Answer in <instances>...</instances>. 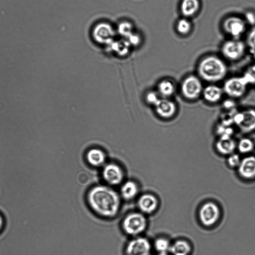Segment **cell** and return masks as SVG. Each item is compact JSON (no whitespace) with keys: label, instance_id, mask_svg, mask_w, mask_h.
Masks as SVG:
<instances>
[{"label":"cell","instance_id":"6da1fadb","mask_svg":"<svg viewBox=\"0 0 255 255\" xmlns=\"http://www.w3.org/2000/svg\"><path fill=\"white\" fill-rule=\"evenodd\" d=\"M87 201L94 212L105 218L116 216L121 204L119 194L112 188L103 185L92 188L88 193Z\"/></svg>","mask_w":255,"mask_h":255},{"label":"cell","instance_id":"7a4b0ae2","mask_svg":"<svg viewBox=\"0 0 255 255\" xmlns=\"http://www.w3.org/2000/svg\"><path fill=\"white\" fill-rule=\"evenodd\" d=\"M227 72L225 63L216 56L210 55L204 58L197 66L199 77L208 82L214 83L223 80Z\"/></svg>","mask_w":255,"mask_h":255},{"label":"cell","instance_id":"3957f363","mask_svg":"<svg viewBox=\"0 0 255 255\" xmlns=\"http://www.w3.org/2000/svg\"><path fill=\"white\" fill-rule=\"evenodd\" d=\"M147 221L145 216L139 212L128 214L124 218L122 227L128 235L135 236L142 233L146 229Z\"/></svg>","mask_w":255,"mask_h":255},{"label":"cell","instance_id":"277c9868","mask_svg":"<svg viewBox=\"0 0 255 255\" xmlns=\"http://www.w3.org/2000/svg\"><path fill=\"white\" fill-rule=\"evenodd\" d=\"M180 89L185 98L194 100L202 95L203 88L200 78L195 75H190L183 80Z\"/></svg>","mask_w":255,"mask_h":255},{"label":"cell","instance_id":"5b68a950","mask_svg":"<svg viewBox=\"0 0 255 255\" xmlns=\"http://www.w3.org/2000/svg\"><path fill=\"white\" fill-rule=\"evenodd\" d=\"M233 123L244 133L255 130V110L249 109L237 112L233 117Z\"/></svg>","mask_w":255,"mask_h":255},{"label":"cell","instance_id":"8992f818","mask_svg":"<svg viewBox=\"0 0 255 255\" xmlns=\"http://www.w3.org/2000/svg\"><path fill=\"white\" fill-rule=\"evenodd\" d=\"M248 84L242 76L233 77L226 80L223 90L224 93L232 98H239L246 93Z\"/></svg>","mask_w":255,"mask_h":255},{"label":"cell","instance_id":"52a82bcc","mask_svg":"<svg viewBox=\"0 0 255 255\" xmlns=\"http://www.w3.org/2000/svg\"><path fill=\"white\" fill-rule=\"evenodd\" d=\"M246 48V45L243 41L234 39L226 41L222 46L221 52L226 59L236 61L244 55Z\"/></svg>","mask_w":255,"mask_h":255},{"label":"cell","instance_id":"ba28073f","mask_svg":"<svg viewBox=\"0 0 255 255\" xmlns=\"http://www.w3.org/2000/svg\"><path fill=\"white\" fill-rule=\"evenodd\" d=\"M92 34L96 42L108 45L114 40L115 31L108 23L101 22L95 26Z\"/></svg>","mask_w":255,"mask_h":255},{"label":"cell","instance_id":"9c48e42d","mask_svg":"<svg viewBox=\"0 0 255 255\" xmlns=\"http://www.w3.org/2000/svg\"><path fill=\"white\" fill-rule=\"evenodd\" d=\"M102 176L105 181L109 185L115 186L122 182L124 173L119 165L110 163L104 166L102 170Z\"/></svg>","mask_w":255,"mask_h":255},{"label":"cell","instance_id":"30bf717a","mask_svg":"<svg viewBox=\"0 0 255 255\" xmlns=\"http://www.w3.org/2000/svg\"><path fill=\"white\" fill-rule=\"evenodd\" d=\"M246 24L245 21L242 18L233 16L227 18L224 20L223 27L227 33L234 39H238L245 31Z\"/></svg>","mask_w":255,"mask_h":255},{"label":"cell","instance_id":"8fae6325","mask_svg":"<svg viewBox=\"0 0 255 255\" xmlns=\"http://www.w3.org/2000/svg\"><path fill=\"white\" fill-rule=\"evenodd\" d=\"M220 216V210L216 204L212 202L204 204L199 211V217L202 223L209 226L214 224Z\"/></svg>","mask_w":255,"mask_h":255},{"label":"cell","instance_id":"7c38bea8","mask_svg":"<svg viewBox=\"0 0 255 255\" xmlns=\"http://www.w3.org/2000/svg\"><path fill=\"white\" fill-rule=\"evenodd\" d=\"M151 246L149 241L142 237L135 238L129 242L126 247L127 255H149Z\"/></svg>","mask_w":255,"mask_h":255},{"label":"cell","instance_id":"4fadbf2b","mask_svg":"<svg viewBox=\"0 0 255 255\" xmlns=\"http://www.w3.org/2000/svg\"><path fill=\"white\" fill-rule=\"evenodd\" d=\"M155 111L160 117L169 119L173 117L177 111L175 102L168 98L161 97L154 105Z\"/></svg>","mask_w":255,"mask_h":255},{"label":"cell","instance_id":"5bb4252c","mask_svg":"<svg viewBox=\"0 0 255 255\" xmlns=\"http://www.w3.org/2000/svg\"><path fill=\"white\" fill-rule=\"evenodd\" d=\"M239 173L245 178L251 179L255 177V156H247L242 160L238 166Z\"/></svg>","mask_w":255,"mask_h":255},{"label":"cell","instance_id":"9a60e30c","mask_svg":"<svg viewBox=\"0 0 255 255\" xmlns=\"http://www.w3.org/2000/svg\"><path fill=\"white\" fill-rule=\"evenodd\" d=\"M138 207L143 213L150 214L156 209L158 201L156 198L150 194L141 195L138 200Z\"/></svg>","mask_w":255,"mask_h":255},{"label":"cell","instance_id":"2e32d148","mask_svg":"<svg viewBox=\"0 0 255 255\" xmlns=\"http://www.w3.org/2000/svg\"><path fill=\"white\" fill-rule=\"evenodd\" d=\"M223 93V88L215 85H209L203 88L202 95L206 101L216 103L221 100Z\"/></svg>","mask_w":255,"mask_h":255},{"label":"cell","instance_id":"e0dca14e","mask_svg":"<svg viewBox=\"0 0 255 255\" xmlns=\"http://www.w3.org/2000/svg\"><path fill=\"white\" fill-rule=\"evenodd\" d=\"M215 147L221 154L230 155L237 147V143L232 137H219L215 143Z\"/></svg>","mask_w":255,"mask_h":255},{"label":"cell","instance_id":"ac0fdd59","mask_svg":"<svg viewBox=\"0 0 255 255\" xmlns=\"http://www.w3.org/2000/svg\"><path fill=\"white\" fill-rule=\"evenodd\" d=\"M88 162L92 166L99 167L103 165L106 161V155L103 151L99 148H92L86 154Z\"/></svg>","mask_w":255,"mask_h":255},{"label":"cell","instance_id":"d6986e66","mask_svg":"<svg viewBox=\"0 0 255 255\" xmlns=\"http://www.w3.org/2000/svg\"><path fill=\"white\" fill-rule=\"evenodd\" d=\"M200 7L199 0H182L180 4L181 13L185 17L194 15Z\"/></svg>","mask_w":255,"mask_h":255},{"label":"cell","instance_id":"ffe728a7","mask_svg":"<svg viewBox=\"0 0 255 255\" xmlns=\"http://www.w3.org/2000/svg\"><path fill=\"white\" fill-rule=\"evenodd\" d=\"M138 188L137 184L132 181H128L124 183L121 188V195L127 200L133 199L137 194Z\"/></svg>","mask_w":255,"mask_h":255},{"label":"cell","instance_id":"44dd1931","mask_svg":"<svg viewBox=\"0 0 255 255\" xmlns=\"http://www.w3.org/2000/svg\"><path fill=\"white\" fill-rule=\"evenodd\" d=\"M157 91V93L161 97L168 98L174 94L175 86L171 81L164 79L158 83Z\"/></svg>","mask_w":255,"mask_h":255},{"label":"cell","instance_id":"7402d4cb","mask_svg":"<svg viewBox=\"0 0 255 255\" xmlns=\"http://www.w3.org/2000/svg\"><path fill=\"white\" fill-rule=\"evenodd\" d=\"M169 251L173 255H189L191 248L187 242L179 240L171 246Z\"/></svg>","mask_w":255,"mask_h":255},{"label":"cell","instance_id":"603a6c76","mask_svg":"<svg viewBox=\"0 0 255 255\" xmlns=\"http://www.w3.org/2000/svg\"><path fill=\"white\" fill-rule=\"evenodd\" d=\"M110 49L116 52L120 56L126 55L129 51L130 46L127 39L115 40H114L108 45Z\"/></svg>","mask_w":255,"mask_h":255},{"label":"cell","instance_id":"cb8c5ba5","mask_svg":"<svg viewBox=\"0 0 255 255\" xmlns=\"http://www.w3.org/2000/svg\"><path fill=\"white\" fill-rule=\"evenodd\" d=\"M254 147L252 140L249 138L244 137L241 139L237 144V147L241 153H247L251 152Z\"/></svg>","mask_w":255,"mask_h":255},{"label":"cell","instance_id":"d4e9b609","mask_svg":"<svg viewBox=\"0 0 255 255\" xmlns=\"http://www.w3.org/2000/svg\"><path fill=\"white\" fill-rule=\"evenodd\" d=\"M118 32L121 36L127 39L133 32V26L128 22H122L118 25Z\"/></svg>","mask_w":255,"mask_h":255},{"label":"cell","instance_id":"484cf974","mask_svg":"<svg viewBox=\"0 0 255 255\" xmlns=\"http://www.w3.org/2000/svg\"><path fill=\"white\" fill-rule=\"evenodd\" d=\"M191 29V22L185 18L178 20L176 24V30L181 34L185 35L188 33Z\"/></svg>","mask_w":255,"mask_h":255},{"label":"cell","instance_id":"4316f807","mask_svg":"<svg viewBox=\"0 0 255 255\" xmlns=\"http://www.w3.org/2000/svg\"><path fill=\"white\" fill-rule=\"evenodd\" d=\"M154 248L158 253H167L171 247L168 241L164 238H158L154 242Z\"/></svg>","mask_w":255,"mask_h":255},{"label":"cell","instance_id":"83f0119b","mask_svg":"<svg viewBox=\"0 0 255 255\" xmlns=\"http://www.w3.org/2000/svg\"><path fill=\"white\" fill-rule=\"evenodd\" d=\"M246 41L247 45L251 54L255 58V27L253 28L249 32Z\"/></svg>","mask_w":255,"mask_h":255},{"label":"cell","instance_id":"f1b7e54d","mask_svg":"<svg viewBox=\"0 0 255 255\" xmlns=\"http://www.w3.org/2000/svg\"><path fill=\"white\" fill-rule=\"evenodd\" d=\"M242 77L248 85H255V65L249 67Z\"/></svg>","mask_w":255,"mask_h":255},{"label":"cell","instance_id":"f546056e","mask_svg":"<svg viewBox=\"0 0 255 255\" xmlns=\"http://www.w3.org/2000/svg\"><path fill=\"white\" fill-rule=\"evenodd\" d=\"M160 98L158 93L154 91H150L146 95L147 102L153 106H154Z\"/></svg>","mask_w":255,"mask_h":255},{"label":"cell","instance_id":"4dcf8cb0","mask_svg":"<svg viewBox=\"0 0 255 255\" xmlns=\"http://www.w3.org/2000/svg\"><path fill=\"white\" fill-rule=\"evenodd\" d=\"M228 163L231 167H238L241 161L240 156L238 154L232 153L228 158Z\"/></svg>","mask_w":255,"mask_h":255},{"label":"cell","instance_id":"1f68e13d","mask_svg":"<svg viewBox=\"0 0 255 255\" xmlns=\"http://www.w3.org/2000/svg\"><path fill=\"white\" fill-rule=\"evenodd\" d=\"M130 45L136 46L140 42L139 36L133 32L126 39Z\"/></svg>","mask_w":255,"mask_h":255},{"label":"cell","instance_id":"d6a6232c","mask_svg":"<svg viewBox=\"0 0 255 255\" xmlns=\"http://www.w3.org/2000/svg\"><path fill=\"white\" fill-rule=\"evenodd\" d=\"M246 20L251 25L255 24V14L252 11H248L245 14Z\"/></svg>","mask_w":255,"mask_h":255},{"label":"cell","instance_id":"836d02e7","mask_svg":"<svg viewBox=\"0 0 255 255\" xmlns=\"http://www.w3.org/2000/svg\"><path fill=\"white\" fill-rule=\"evenodd\" d=\"M223 106L225 109H234L235 106V103L232 100H226L223 103Z\"/></svg>","mask_w":255,"mask_h":255},{"label":"cell","instance_id":"e575fe53","mask_svg":"<svg viewBox=\"0 0 255 255\" xmlns=\"http://www.w3.org/2000/svg\"><path fill=\"white\" fill-rule=\"evenodd\" d=\"M4 226V220L2 216L0 214V232Z\"/></svg>","mask_w":255,"mask_h":255},{"label":"cell","instance_id":"d590c367","mask_svg":"<svg viewBox=\"0 0 255 255\" xmlns=\"http://www.w3.org/2000/svg\"><path fill=\"white\" fill-rule=\"evenodd\" d=\"M156 255H168L167 253H158Z\"/></svg>","mask_w":255,"mask_h":255}]
</instances>
